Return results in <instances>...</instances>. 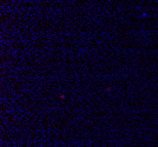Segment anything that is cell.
I'll return each instance as SVG.
<instances>
[]
</instances>
